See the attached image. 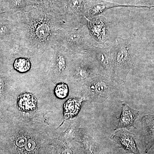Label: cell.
Returning a JSON list of instances; mask_svg holds the SVG:
<instances>
[{"label": "cell", "instance_id": "1", "mask_svg": "<svg viewBox=\"0 0 154 154\" xmlns=\"http://www.w3.org/2000/svg\"><path fill=\"white\" fill-rule=\"evenodd\" d=\"M0 125L1 147L7 154H52L56 129L45 123L37 112L31 115L17 111Z\"/></svg>", "mask_w": 154, "mask_h": 154}, {"label": "cell", "instance_id": "2", "mask_svg": "<svg viewBox=\"0 0 154 154\" xmlns=\"http://www.w3.org/2000/svg\"><path fill=\"white\" fill-rule=\"evenodd\" d=\"M16 22L17 36L34 52L43 53L52 49L57 44L58 33L63 30L57 14L49 9H35L23 13Z\"/></svg>", "mask_w": 154, "mask_h": 154}, {"label": "cell", "instance_id": "3", "mask_svg": "<svg viewBox=\"0 0 154 154\" xmlns=\"http://www.w3.org/2000/svg\"><path fill=\"white\" fill-rule=\"evenodd\" d=\"M111 49L113 58V80L118 85H124L136 58L135 36L133 34L127 38L118 37Z\"/></svg>", "mask_w": 154, "mask_h": 154}, {"label": "cell", "instance_id": "4", "mask_svg": "<svg viewBox=\"0 0 154 154\" xmlns=\"http://www.w3.org/2000/svg\"><path fill=\"white\" fill-rule=\"evenodd\" d=\"M99 74V69L92 51L73 54L65 82L71 90L79 94L81 89L91 79Z\"/></svg>", "mask_w": 154, "mask_h": 154}, {"label": "cell", "instance_id": "5", "mask_svg": "<svg viewBox=\"0 0 154 154\" xmlns=\"http://www.w3.org/2000/svg\"><path fill=\"white\" fill-rule=\"evenodd\" d=\"M57 44L73 54L91 51L97 42L92 37L87 25L71 30H60L57 36Z\"/></svg>", "mask_w": 154, "mask_h": 154}, {"label": "cell", "instance_id": "6", "mask_svg": "<svg viewBox=\"0 0 154 154\" xmlns=\"http://www.w3.org/2000/svg\"><path fill=\"white\" fill-rule=\"evenodd\" d=\"M117 85L118 84L109 78L97 75L83 86L79 95L84 97L86 101L101 103L113 94Z\"/></svg>", "mask_w": 154, "mask_h": 154}, {"label": "cell", "instance_id": "7", "mask_svg": "<svg viewBox=\"0 0 154 154\" xmlns=\"http://www.w3.org/2000/svg\"><path fill=\"white\" fill-rule=\"evenodd\" d=\"M52 48L53 54L46 71L48 77L55 85L65 82L73 54L60 45H56Z\"/></svg>", "mask_w": 154, "mask_h": 154}, {"label": "cell", "instance_id": "8", "mask_svg": "<svg viewBox=\"0 0 154 154\" xmlns=\"http://www.w3.org/2000/svg\"><path fill=\"white\" fill-rule=\"evenodd\" d=\"M111 47L112 45L103 47L95 46L91 51L95 57L99 74L113 80V58Z\"/></svg>", "mask_w": 154, "mask_h": 154}, {"label": "cell", "instance_id": "9", "mask_svg": "<svg viewBox=\"0 0 154 154\" xmlns=\"http://www.w3.org/2000/svg\"><path fill=\"white\" fill-rule=\"evenodd\" d=\"M87 21V26L91 36L97 43L105 45L110 40V23L103 16L94 17Z\"/></svg>", "mask_w": 154, "mask_h": 154}, {"label": "cell", "instance_id": "10", "mask_svg": "<svg viewBox=\"0 0 154 154\" xmlns=\"http://www.w3.org/2000/svg\"><path fill=\"white\" fill-rule=\"evenodd\" d=\"M110 138L128 153L141 154L135 141V136L124 128L115 131Z\"/></svg>", "mask_w": 154, "mask_h": 154}, {"label": "cell", "instance_id": "11", "mask_svg": "<svg viewBox=\"0 0 154 154\" xmlns=\"http://www.w3.org/2000/svg\"><path fill=\"white\" fill-rule=\"evenodd\" d=\"M4 51L6 57L10 59L24 57L28 54V49L23 41L16 36L4 42Z\"/></svg>", "mask_w": 154, "mask_h": 154}, {"label": "cell", "instance_id": "12", "mask_svg": "<svg viewBox=\"0 0 154 154\" xmlns=\"http://www.w3.org/2000/svg\"><path fill=\"white\" fill-rule=\"evenodd\" d=\"M139 114L137 110L131 108L125 103H122L120 118L114 130L121 128L130 130L132 127L135 128L134 122Z\"/></svg>", "mask_w": 154, "mask_h": 154}, {"label": "cell", "instance_id": "13", "mask_svg": "<svg viewBox=\"0 0 154 154\" xmlns=\"http://www.w3.org/2000/svg\"><path fill=\"white\" fill-rule=\"evenodd\" d=\"M8 74L0 67V103L7 101L14 94V80Z\"/></svg>", "mask_w": 154, "mask_h": 154}, {"label": "cell", "instance_id": "14", "mask_svg": "<svg viewBox=\"0 0 154 154\" xmlns=\"http://www.w3.org/2000/svg\"><path fill=\"white\" fill-rule=\"evenodd\" d=\"M144 142L146 145V152L154 146V116L146 115L142 119Z\"/></svg>", "mask_w": 154, "mask_h": 154}, {"label": "cell", "instance_id": "15", "mask_svg": "<svg viewBox=\"0 0 154 154\" xmlns=\"http://www.w3.org/2000/svg\"><path fill=\"white\" fill-rule=\"evenodd\" d=\"M79 141L87 154H97L96 141L90 135L88 129L81 126L79 133Z\"/></svg>", "mask_w": 154, "mask_h": 154}, {"label": "cell", "instance_id": "16", "mask_svg": "<svg viewBox=\"0 0 154 154\" xmlns=\"http://www.w3.org/2000/svg\"><path fill=\"white\" fill-rule=\"evenodd\" d=\"M86 100L84 97L72 98L67 101L64 105V115L66 119L74 117L79 112L80 109Z\"/></svg>", "mask_w": 154, "mask_h": 154}, {"label": "cell", "instance_id": "17", "mask_svg": "<svg viewBox=\"0 0 154 154\" xmlns=\"http://www.w3.org/2000/svg\"><path fill=\"white\" fill-rule=\"evenodd\" d=\"M17 27L16 21L0 20V39L8 41L17 35Z\"/></svg>", "mask_w": 154, "mask_h": 154}, {"label": "cell", "instance_id": "18", "mask_svg": "<svg viewBox=\"0 0 154 154\" xmlns=\"http://www.w3.org/2000/svg\"><path fill=\"white\" fill-rule=\"evenodd\" d=\"M69 86L64 82L58 83L56 84L54 89L55 96L59 99H66L69 94Z\"/></svg>", "mask_w": 154, "mask_h": 154}, {"label": "cell", "instance_id": "19", "mask_svg": "<svg viewBox=\"0 0 154 154\" xmlns=\"http://www.w3.org/2000/svg\"><path fill=\"white\" fill-rule=\"evenodd\" d=\"M27 0H10V5L11 8L16 11H24L28 6Z\"/></svg>", "mask_w": 154, "mask_h": 154}, {"label": "cell", "instance_id": "20", "mask_svg": "<svg viewBox=\"0 0 154 154\" xmlns=\"http://www.w3.org/2000/svg\"><path fill=\"white\" fill-rule=\"evenodd\" d=\"M54 1H63V0H54Z\"/></svg>", "mask_w": 154, "mask_h": 154}]
</instances>
